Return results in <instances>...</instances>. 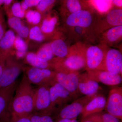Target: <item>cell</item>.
I'll return each mask as SVG.
<instances>
[{"mask_svg": "<svg viewBox=\"0 0 122 122\" xmlns=\"http://www.w3.org/2000/svg\"><path fill=\"white\" fill-rule=\"evenodd\" d=\"M35 89L24 74L15 90L11 104L12 116H30L33 113Z\"/></svg>", "mask_w": 122, "mask_h": 122, "instance_id": "obj_1", "label": "cell"}, {"mask_svg": "<svg viewBox=\"0 0 122 122\" xmlns=\"http://www.w3.org/2000/svg\"><path fill=\"white\" fill-rule=\"evenodd\" d=\"M86 48L80 45H76L72 47L64 60L53 62L55 72L72 73L86 68Z\"/></svg>", "mask_w": 122, "mask_h": 122, "instance_id": "obj_2", "label": "cell"}, {"mask_svg": "<svg viewBox=\"0 0 122 122\" xmlns=\"http://www.w3.org/2000/svg\"><path fill=\"white\" fill-rule=\"evenodd\" d=\"M109 49L103 44L91 46L86 49V68L87 71H106V56Z\"/></svg>", "mask_w": 122, "mask_h": 122, "instance_id": "obj_3", "label": "cell"}, {"mask_svg": "<svg viewBox=\"0 0 122 122\" xmlns=\"http://www.w3.org/2000/svg\"><path fill=\"white\" fill-rule=\"evenodd\" d=\"M24 69L23 65L13 54L9 55L6 58L4 68L0 77V89L10 86L16 82V80Z\"/></svg>", "mask_w": 122, "mask_h": 122, "instance_id": "obj_4", "label": "cell"}, {"mask_svg": "<svg viewBox=\"0 0 122 122\" xmlns=\"http://www.w3.org/2000/svg\"><path fill=\"white\" fill-rule=\"evenodd\" d=\"M25 74L31 84L38 86L48 85L51 86L56 82V72L50 69H40L35 67L24 68Z\"/></svg>", "mask_w": 122, "mask_h": 122, "instance_id": "obj_5", "label": "cell"}, {"mask_svg": "<svg viewBox=\"0 0 122 122\" xmlns=\"http://www.w3.org/2000/svg\"><path fill=\"white\" fill-rule=\"evenodd\" d=\"M48 85L38 86L35 89L33 113L50 115L51 101L50 87Z\"/></svg>", "mask_w": 122, "mask_h": 122, "instance_id": "obj_6", "label": "cell"}, {"mask_svg": "<svg viewBox=\"0 0 122 122\" xmlns=\"http://www.w3.org/2000/svg\"><path fill=\"white\" fill-rule=\"evenodd\" d=\"M17 85L16 82L10 86L0 89V122H11V102Z\"/></svg>", "mask_w": 122, "mask_h": 122, "instance_id": "obj_7", "label": "cell"}, {"mask_svg": "<svg viewBox=\"0 0 122 122\" xmlns=\"http://www.w3.org/2000/svg\"><path fill=\"white\" fill-rule=\"evenodd\" d=\"M107 113L118 119L122 118V88L117 87L112 89L105 107Z\"/></svg>", "mask_w": 122, "mask_h": 122, "instance_id": "obj_8", "label": "cell"}, {"mask_svg": "<svg viewBox=\"0 0 122 122\" xmlns=\"http://www.w3.org/2000/svg\"><path fill=\"white\" fill-rule=\"evenodd\" d=\"M66 24L70 27L79 26L87 29L94 22V17L91 12L82 10L70 14L66 17Z\"/></svg>", "mask_w": 122, "mask_h": 122, "instance_id": "obj_9", "label": "cell"}, {"mask_svg": "<svg viewBox=\"0 0 122 122\" xmlns=\"http://www.w3.org/2000/svg\"><path fill=\"white\" fill-rule=\"evenodd\" d=\"M51 113L55 109V106H61L66 102L72 97V94L65 89L61 85L56 82L50 87Z\"/></svg>", "mask_w": 122, "mask_h": 122, "instance_id": "obj_10", "label": "cell"}, {"mask_svg": "<svg viewBox=\"0 0 122 122\" xmlns=\"http://www.w3.org/2000/svg\"><path fill=\"white\" fill-rule=\"evenodd\" d=\"M106 71L115 74H122V55L118 50L109 49L106 59Z\"/></svg>", "mask_w": 122, "mask_h": 122, "instance_id": "obj_11", "label": "cell"}, {"mask_svg": "<svg viewBox=\"0 0 122 122\" xmlns=\"http://www.w3.org/2000/svg\"><path fill=\"white\" fill-rule=\"evenodd\" d=\"M87 74L91 79L110 86L119 85L122 81L120 75L114 74L106 71H87Z\"/></svg>", "mask_w": 122, "mask_h": 122, "instance_id": "obj_12", "label": "cell"}, {"mask_svg": "<svg viewBox=\"0 0 122 122\" xmlns=\"http://www.w3.org/2000/svg\"><path fill=\"white\" fill-rule=\"evenodd\" d=\"M55 79L56 82L72 94H75L78 90V74L76 72L65 73L56 72Z\"/></svg>", "mask_w": 122, "mask_h": 122, "instance_id": "obj_13", "label": "cell"}, {"mask_svg": "<svg viewBox=\"0 0 122 122\" xmlns=\"http://www.w3.org/2000/svg\"><path fill=\"white\" fill-rule=\"evenodd\" d=\"M106 101L104 96H94L84 106L81 113L82 119L102 111L105 108Z\"/></svg>", "mask_w": 122, "mask_h": 122, "instance_id": "obj_14", "label": "cell"}, {"mask_svg": "<svg viewBox=\"0 0 122 122\" xmlns=\"http://www.w3.org/2000/svg\"><path fill=\"white\" fill-rule=\"evenodd\" d=\"M99 88L98 82L90 79L87 74L78 75V90L82 94L87 96H94Z\"/></svg>", "mask_w": 122, "mask_h": 122, "instance_id": "obj_15", "label": "cell"}, {"mask_svg": "<svg viewBox=\"0 0 122 122\" xmlns=\"http://www.w3.org/2000/svg\"><path fill=\"white\" fill-rule=\"evenodd\" d=\"M81 102L79 101L67 105L62 108L59 111L57 116V119H76V118L81 113L83 107L86 103Z\"/></svg>", "mask_w": 122, "mask_h": 122, "instance_id": "obj_16", "label": "cell"}, {"mask_svg": "<svg viewBox=\"0 0 122 122\" xmlns=\"http://www.w3.org/2000/svg\"><path fill=\"white\" fill-rule=\"evenodd\" d=\"M16 35L13 30H9L6 31L0 41V55L5 57L13 54V49Z\"/></svg>", "mask_w": 122, "mask_h": 122, "instance_id": "obj_17", "label": "cell"}, {"mask_svg": "<svg viewBox=\"0 0 122 122\" xmlns=\"http://www.w3.org/2000/svg\"><path fill=\"white\" fill-rule=\"evenodd\" d=\"M122 25L114 26L107 30L103 34L105 45H113L122 39Z\"/></svg>", "mask_w": 122, "mask_h": 122, "instance_id": "obj_18", "label": "cell"}, {"mask_svg": "<svg viewBox=\"0 0 122 122\" xmlns=\"http://www.w3.org/2000/svg\"><path fill=\"white\" fill-rule=\"evenodd\" d=\"M56 15L51 14L47 15L42 20L40 25L42 32L45 35L53 33L58 22Z\"/></svg>", "mask_w": 122, "mask_h": 122, "instance_id": "obj_19", "label": "cell"}, {"mask_svg": "<svg viewBox=\"0 0 122 122\" xmlns=\"http://www.w3.org/2000/svg\"><path fill=\"white\" fill-rule=\"evenodd\" d=\"M105 22L111 28L122 25V9L112 10L106 14Z\"/></svg>", "mask_w": 122, "mask_h": 122, "instance_id": "obj_20", "label": "cell"}, {"mask_svg": "<svg viewBox=\"0 0 122 122\" xmlns=\"http://www.w3.org/2000/svg\"><path fill=\"white\" fill-rule=\"evenodd\" d=\"M50 44L54 56L60 58H62L68 55L69 52L68 46L62 39H56L51 42Z\"/></svg>", "mask_w": 122, "mask_h": 122, "instance_id": "obj_21", "label": "cell"}, {"mask_svg": "<svg viewBox=\"0 0 122 122\" xmlns=\"http://www.w3.org/2000/svg\"><path fill=\"white\" fill-rule=\"evenodd\" d=\"M25 61L31 66L40 69H50L53 68L52 62H45L40 61L37 57L36 53L33 52L27 53L25 57Z\"/></svg>", "mask_w": 122, "mask_h": 122, "instance_id": "obj_22", "label": "cell"}, {"mask_svg": "<svg viewBox=\"0 0 122 122\" xmlns=\"http://www.w3.org/2000/svg\"><path fill=\"white\" fill-rule=\"evenodd\" d=\"M37 58L42 61L49 62L52 60L54 54L50 43L44 44L41 46L36 53Z\"/></svg>", "mask_w": 122, "mask_h": 122, "instance_id": "obj_23", "label": "cell"}, {"mask_svg": "<svg viewBox=\"0 0 122 122\" xmlns=\"http://www.w3.org/2000/svg\"><path fill=\"white\" fill-rule=\"evenodd\" d=\"M85 119L93 122H119V119L110 114L102 112L90 115Z\"/></svg>", "mask_w": 122, "mask_h": 122, "instance_id": "obj_24", "label": "cell"}, {"mask_svg": "<svg viewBox=\"0 0 122 122\" xmlns=\"http://www.w3.org/2000/svg\"><path fill=\"white\" fill-rule=\"evenodd\" d=\"M25 17L32 26L40 25L42 20V15L36 10H28L25 13Z\"/></svg>", "mask_w": 122, "mask_h": 122, "instance_id": "obj_25", "label": "cell"}, {"mask_svg": "<svg viewBox=\"0 0 122 122\" xmlns=\"http://www.w3.org/2000/svg\"><path fill=\"white\" fill-rule=\"evenodd\" d=\"M91 4L95 9L101 14L107 13L113 7L112 0H92Z\"/></svg>", "mask_w": 122, "mask_h": 122, "instance_id": "obj_26", "label": "cell"}, {"mask_svg": "<svg viewBox=\"0 0 122 122\" xmlns=\"http://www.w3.org/2000/svg\"><path fill=\"white\" fill-rule=\"evenodd\" d=\"M63 8L68 15L82 10L85 9L82 2L77 0H68L64 1Z\"/></svg>", "mask_w": 122, "mask_h": 122, "instance_id": "obj_27", "label": "cell"}, {"mask_svg": "<svg viewBox=\"0 0 122 122\" xmlns=\"http://www.w3.org/2000/svg\"><path fill=\"white\" fill-rule=\"evenodd\" d=\"M45 36L42 32L40 25L33 26L30 28L28 39L36 42H41L45 40Z\"/></svg>", "mask_w": 122, "mask_h": 122, "instance_id": "obj_28", "label": "cell"}, {"mask_svg": "<svg viewBox=\"0 0 122 122\" xmlns=\"http://www.w3.org/2000/svg\"><path fill=\"white\" fill-rule=\"evenodd\" d=\"M8 16V24L9 26L15 32L17 31L24 24L21 19L14 16L10 12V9L5 11Z\"/></svg>", "mask_w": 122, "mask_h": 122, "instance_id": "obj_29", "label": "cell"}, {"mask_svg": "<svg viewBox=\"0 0 122 122\" xmlns=\"http://www.w3.org/2000/svg\"><path fill=\"white\" fill-rule=\"evenodd\" d=\"M56 1L54 0H40L39 4L36 7V10L42 15L52 7Z\"/></svg>", "mask_w": 122, "mask_h": 122, "instance_id": "obj_30", "label": "cell"}, {"mask_svg": "<svg viewBox=\"0 0 122 122\" xmlns=\"http://www.w3.org/2000/svg\"><path fill=\"white\" fill-rule=\"evenodd\" d=\"M10 11L14 16L21 19L25 17L26 12L22 10L20 2H16L13 4L10 8Z\"/></svg>", "mask_w": 122, "mask_h": 122, "instance_id": "obj_31", "label": "cell"}, {"mask_svg": "<svg viewBox=\"0 0 122 122\" xmlns=\"http://www.w3.org/2000/svg\"><path fill=\"white\" fill-rule=\"evenodd\" d=\"M32 122H54L50 115L33 113L29 116Z\"/></svg>", "mask_w": 122, "mask_h": 122, "instance_id": "obj_32", "label": "cell"}, {"mask_svg": "<svg viewBox=\"0 0 122 122\" xmlns=\"http://www.w3.org/2000/svg\"><path fill=\"white\" fill-rule=\"evenodd\" d=\"M14 48L16 51L27 52L28 46L27 42L18 35H16L14 44Z\"/></svg>", "mask_w": 122, "mask_h": 122, "instance_id": "obj_33", "label": "cell"}, {"mask_svg": "<svg viewBox=\"0 0 122 122\" xmlns=\"http://www.w3.org/2000/svg\"><path fill=\"white\" fill-rule=\"evenodd\" d=\"M6 24L4 15L3 10L0 8V41L6 32Z\"/></svg>", "mask_w": 122, "mask_h": 122, "instance_id": "obj_34", "label": "cell"}, {"mask_svg": "<svg viewBox=\"0 0 122 122\" xmlns=\"http://www.w3.org/2000/svg\"><path fill=\"white\" fill-rule=\"evenodd\" d=\"M30 29L28 26L24 24L22 26L16 31L17 35L23 39H28L29 33Z\"/></svg>", "mask_w": 122, "mask_h": 122, "instance_id": "obj_35", "label": "cell"}, {"mask_svg": "<svg viewBox=\"0 0 122 122\" xmlns=\"http://www.w3.org/2000/svg\"><path fill=\"white\" fill-rule=\"evenodd\" d=\"M11 122H32L29 116H12Z\"/></svg>", "mask_w": 122, "mask_h": 122, "instance_id": "obj_36", "label": "cell"}, {"mask_svg": "<svg viewBox=\"0 0 122 122\" xmlns=\"http://www.w3.org/2000/svg\"><path fill=\"white\" fill-rule=\"evenodd\" d=\"M24 1L29 8L36 7L40 0H25Z\"/></svg>", "mask_w": 122, "mask_h": 122, "instance_id": "obj_37", "label": "cell"}, {"mask_svg": "<svg viewBox=\"0 0 122 122\" xmlns=\"http://www.w3.org/2000/svg\"><path fill=\"white\" fill-rule=\"evenodd\" d=\"M7 57L4 56L0 55V77L1 76L5 65V61Z\"/></svg>", "mask_w": 122, "mask_h": 122, "instance_id": "obj_38", "label": "cell"}, {"mask_svg": "<svg viewBox=\"0 0 122 122\" xmlns=\"http://www.w3.org/2000/svg\"><path fill=\"white\" fill-rule=\"evenodd\" d=\"M27 53V52L16 51L15 53V57L17 59L22 58L25 57Z\"/></svg>", "mask_w": 122, "mask_h": 122, "instance_id": "obj_39", "label": "cell"}, {"mask_svg": "<svg viewBox=\"0 0 122 122\" xmlns=\"http://www.w3.org/2000/svg\"><path fill=\"white\" fill-rule=\"evenodd\" d=\"M13 1H14L12 0H4V4L3 5V10L5 11L10 8V6Z\"/></svg>", "mask_w": 122, "mask_h": 122, "instance_id": "obj_40", "label": "cell"}, {"mask_svg": "<svg viewBox=\"0 0 122 122\" xmlns=\"http://www.w3.org/2000/svg\"><path fill=\"white\" fill-rule=\"evenodd\" d=\"M54 122H78L76 119H58Z\"/></svg>", "mask_w": 122, "mask_h": 122, "instance_id": "obj_41", "label": "cell"}, {"mask_svg": "<svg viewBox=\"0 0 122 122\" xmlns=\"http://www.w3.org/2000/svg\"><path fill=\"white\" fill-rule=\"evenodd\" d=\"M20 3L21 6L22 10L26 12L29 9V7L28 5L25 4L24 0L21 1Z\"/></svg>", "mask_w": 122, "mask_h": 122, "instance_id": "obj_42", "label": "cell"}, {"mask_svg": "<svg viewBox=\"0 0 122 122\" xmlns=\"http://www.w3.org/2000/svg\"><path fill=\"white\" fill-rule=\"evenodd\" d=\"M113 5L120 8H122V0H112Z\"/></svg>", "mask_w": 122, "mask_h": 122, "instance_id": "obj_43", "label": "cell"}, {"mask_svg": "<svg viewBox=\"0 0 122 122\" xmlns=\"http://www.w3.org/2000/svg\"><path fill=\"white\" fill-rule=\"evenodd\" d=\"M81 122H93L90 120H86V119H82Z\"/></svg>", "mask_w": 122, "mask_h": 122, "instance_id": "obj_44", "label": "cell"}, {"mask_svg": "<svg viewBox=\"0 0 122 122\" xmlns=\"http://www.w3.org/2000/svg\"><path fill=\"white\" fill-rule=\"evenodd\" d=\"M4 3V0H0V8H1V6L3 5Z\"/></svg>", "mask_w": 122, "mask_h": 122, "instance_id": "obj_45", "label": "cell"}]
</instances>
